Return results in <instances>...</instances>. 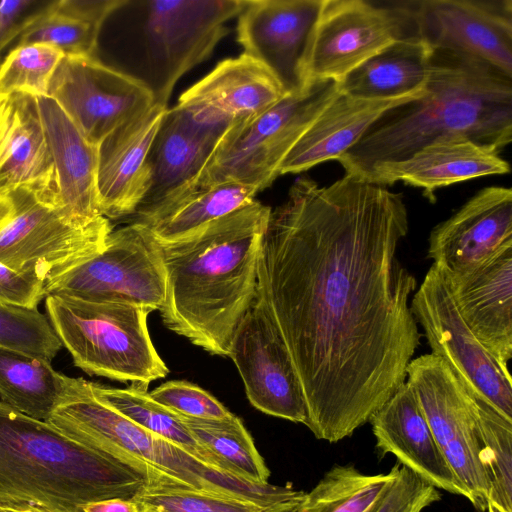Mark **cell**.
<instances>
[{"instance_id": "22", "label": "cell", "mask_w": 512, "mask_h": 512, "mask_svg": "<svg viewBox=\"0 0 512 512\" xmlns=\"http://www.w3.org/2000/svg\"><path fill=\"white\" fill-rule=\"evenodd\" d=\"M54 166L58 203L68 220L88 225L102 217L96 186L98 147L49 96L38 97Z\"/></svg>"}, {"instance_id": "25", "label": "cell", "mask_w": 512, "mask_h": 512, "mask_svg": "<svg viewBox=\"0 0 512 512\" xmlns=\"http://www.w3.org/2000/svg\"><path fill=\"white\" fill-rule=\"evenodd\" d=\"M56 187L38 97L0 94V195L20 187Z\"/></svg>"}, {"instance_id": "28", "label": "cell", "mask_w": 512, "mask_h": 512, "mask_svg": "<svg viewBox=\"0 0 512 512\" xmlns=\"http://www.w3.org/2000/svg\"><path fill=\"white\" fill-rule=\"evenodd\" d=\"M366 474L353 464L333 465L291 512H375L398 474Z\"/></svg>"}, {"instance_id": "15", "label": "cell", "mask_w": 512, "mask_h": 512, "mask_svg": "<svg viewBox=\"0 0 512 512\" xmlns=\"http://www.w3.org/2000/svg\"><path fill=\"white\" fill-rule=\"evenodd\" d=\"M420 39L484 61L512 78V0L412 1Z\"/></svg>"}, {"instance_id": "16", "label": "cell", "mask_w": 512, "mask_h": 512, "mask_svg": "<svg viewBox=\"0 0 512 512\" xmlns=\"http://www.w3.org/2000/svg\"><path fill=\"white\" fill-rule=\"evenodd\" d=\"M512 242V190L491 186L433 228L427 257L450 275L467 273Z\"/></svg>"}, {"instance_id": "7", "label": "cell", "mask_w": 512, "mask_h": 512, "mask_svg": "<svg viewBox=\"0 0 512 512\" xmlns=\"http://www.w3.org/2000/svg\"><path fill=\"white\" fill-rule=\"evenodd\" d=\"M339 90L335 80H314L302 93L285 95L260 115L230 126L201 173L154 207L225 182L258 192L267 188L280 175L286 155Z\"/></svg>"}, {"instance_id": "44", "label": "cell", "mask_w": 512, "mask_h": 512, "mask_svg": "<svg viewBox=\"0 0 512 512\" xmlns=\"http://www.w3.org/2000/svg\"><path fill=\"white\" fill-rule=\"evenodd\" d=\"M486 511L487 512H505L503 509H501L499 506H497L493 502H489Z\"/></svg>"}, {"instance_id": "9", "label": "cell", "mask_w": 512, "mask_h": 512, "mask_svg": "<svg viewBox=\"0 0 512 512\" xmlns=\"http://www.w3.org/2000/svg\"><path fill=\"white\" fill-rule=\"evenodd\" d=\"M44 293L160 310L166 296L161 245L147 227L130 222L112 230L97 253L50 274Z\"/></svg>"}, {"instance_id": "32", "label": "cell", "mask_w": 512, "mask_h": 512, "mask_svg": "<svg viewBox=\"0 0 512 512\" xmlns=\"http://www.w3.org/2000/svg\"><path fill=\"white\" fill-rule=\"evenodd\" d=\"M472 402L491 480L490 502L512 512V420L486 401Z\"/></svg>"}, {"instance_id": "21", "label": "cell", "mask_w": 512, "mask_h": 512, "mask_svg": "<svg viewBox=\"0 0 512 512\" xmlns=\"http://www.w3.org/2000/svg\"><path fill=\"white\" fill-rule=\"evenodd\" d=\"M228 128L200 123L177 106L167 109L148 153L150 188L136 211L158 205L191 183Z\"/></svg>"}, {"instance_id": "36", "label": "cell", "mask_w": 512, "mask_h": 512, "mask_svg": "<svg viewBox=\"0 0 512 512\" xmlns=\"http://www.w3.org/2000/svg\"><path fill=\"white\" fill-rule=\"evenodd\" d=\"M442 453L464 490L465 498L479 512L486 511L490 502L491 480L477 422L448 442Z\"/></svg>"}, {"instance_id": "18", "label": "cell", "mask_w": 512, "mask_h": 512, "mask_svg": "<svg viewBox=\"0 0 512 512\" xmlns=\"http://www.w3.org/2000/svg\"><path fill=\"white\" fill-rule=\"evenodd\" d=\"M284 96L271 73L242 53L218 63L176 106L200 123L230 127L260 115Z\"/></svg>"}, {"instance_id": "23", "label": "cell", "mask_w": 512, "mask_h": 512, "mask_svg": "<svg viewBox=\"0 0 512 512\" xmlns=\"http://www.w3.org/2000/svg\"><path fill=\"white\" fill-rule=\"evenodd\" d=\"M509 172L510 165L500 154L466 137L447 136L403 161L377 167L366 182L387 186L402 181L421 188L424 195L434 201L438 188Z\"/></svg>"}, {"instance_id": "26", "label": "cell", "mask_w": 512, "mask_h": 512, "mask_svg": "<svg viewBox=\"0 0 512 512\" xmlns=\"http://www.w3.org/2000/svg\"><path fill=\"white\" fill-rule=\"evenodd\" d=\"M431 56L432 50L419 37L397 41L347 74L339 83L340 91L378 100L423 95Z\"/></svg>"}, {"instance_id": "41", "label": "cell", "mask_w": 512, "mask_h": 512, "mask_svg": "<svg viewBox=\"0 0 512 512\" xmlns=\"http://www.w3.org/2000/svg\"><path fill=\"white\" fill-rule=\"evenodd\" d=\"M45 298L44 280L34 273L18 272L0 262V301L37 308Z\"/></svg>"}, {"instance_id": "27", "label": "cell", "mask_w": 512, "mask_h": 512, "mask_svg": "<svg viewBox=\"0 0 512 512\" xmlns=\"http://www.w3.org/2000/svg\"><path fill=\"white\" fill-rule=\"evenodd\" d=\"M257 193L251 186L225 182L136 212L131 222L147 227L160 243H170L251 203Z\"/></svg>"}, {"instance_id": "12", "label": "cell", "mask_w": 512, "mask_h": 512, "mask_svg": "<svg viewBox=\"0 0 512 512\" xmlns=\"http://www.w3.org/2000/svg\"><path fill=\"white\" fill-rule=\"evenodd\" d=\"M249 402L259 411L306 425L307 407L293 361L258 291L232 338L229 355Z\"/></svg>"}, {"instance_id": "2", "label": "cell", "mask_w": 512, "mask_h": 512, "mask_svg": "<svg viewBox=\"0 0 512 512\" xmlns=\"http://www.w3.org/2000/svg\"><path fill=\"white\" fill-rule=\"evenodd\" d=\"M271 208L251 203L177 241L160 243L165 327L211 355L228 356L257 294L258 260Z\"/></svg>"}, {"instance_id": "14", "label": "cell", "mask_w": 512, "mask_h": 512, "mask_svg": "<svg viewBox=\"0 0 512 512\" xmlns=\"http://www.w3.org/2000/svg\"><path fill=\"white\" fill-rule=\"evenodd\" d=\"M324 0H245L237 39L246 56L264 66L285 95L309 85L307 64Z\"/></svg>"}, {"instance_id": "45", "label": "cell", "mask_w": 512, "mask_h": 512, "mask_svg": "<svg viewBox=\"0 0 512 512\" xmlns=\"http://www.w3.org/2000/svg\"><path fill=\"white\" fill-rule=\"evenodd\" d=\"M141 512H159V511L153 510V509H145V510H142Z\"/></svg>"}, {"instance_id": "10", "label": "cell", "mask_w": 512, "mask_h": 512, "mask_svg": "<svg viewBox=\"0 0 512 512\" xmlns=\"http://www.w3.org/2000/svg\"><path fill=\"white\" fill-rule=\"evenodd\" d=\"M410 309L431 353L454 371L472 400H484L512 420V379L461 317L445 271L432 264Z\"/></svg>"}, {"instance_id": "35", "label": "cell", "mask_w": 512, "mask_h": 512, "mask_svg": "<svg viewBox=\"0 0 512 512\" xmlns=\"http://www.w3.org/2000/svg\"><path fill=\"white\" fill-rule=\"evenodd\" d=\"M57 3L23 31L17 46L46 44L65 55L94 57L102 25L64 13Z\"/></svg>"}, {"instance_id": "20", "label": "cell", "mask_w": 512, "mask_h": 512, "mask_svg": "<svg viewBox=\"0 0 512 512\" xmlns=\"http://www.w3.org/2000/svg\"><path fill=\"white\" fill-rule=\"evenodd\" d=\"M369 422L382 456L392 454L437 489L465 497L409 382L402 384Z\"/></svg>"}, {"instance_id": "33", "label": "cell", "mask_w": 512, "mask_h": 512, "mask_svg": "<svg viewBox=\"0 0 512 512\" xmlns=\"http://www.w3.org/2000/svg\"><path fill=\"white\" fill-rule=\"evenodd\" d=\"M64 55L46 44L16 46L0 64V94L47 96L50 80Z\"/></svg>"}, {"instance_id": "31", "label": "cell", "mask_w": 512, "mask_h": 512, "mask_svg": "<svg viewBox=\"0 0 512 512\" xmlns=\"http://www.w3.org/2000/svg\"><path fill=\"white\" fill-rule=\"evenodd\" d=\"M92 388L102 401L134 424L216 467L212 457L196 442L181 417L156 402L150 396L148 386L131 383L126 388H114L92 382Z\"/></svg>"}, {"instance_id": "19", "label": "cell", "mask_w": 512, "mask_h": 512, "mask_svg": "<svg viewBox=\"0 0 512 512\" xmlns=\"http://www.w3.org/2000/svg\"><path fill=\"white\" fill-rule=\"evenodd\" d=\"M446 274L466 325L502 368L509 371L508 363L512 358V242L467 273Z\"/></svg>"}, {"instance_id": "11", "label": "cell", "mask_w": 512, "mask_h": 512, "mask_svg": "<svg viewBox=\"0 0 512 512\" xmlns=\"http://www.w3.org/2000/svg\"><path fill=\"white\" fill-rule=\"evenodd\" d=\"M413 37L419 35L412 1L324 0L307 64L308 82L340 83L381 50Z\"/></svg>"}, {"instance_id": "34", "label": "cell", "mask_w": 512, "mask_h": 512, "mask_svg": "<svg viewBox=\"0 0 512 512\" xmlns=\"http://www.w3.org/2000/svg\"><path fill=\"white\" fill-rule=\"evenodd\" d=\"M0 347L50 362L62 347L46 315L0 301Z\"/></svg>"}, {"instance_id": "24", "label": "cell", "mask_w": 512, "mask_h": 512, "mask_svg": "<svg viewBox=\"0 0 512 512\" xmlns=\"http://www.w3.org/2000/svg\"><path fill=\"white\" fill-rule=\"evenodd\" d=\"M364 99L339 90L286 155L279 174L299 173L337 160L389 109L421 97Z\"/></svg>"}, {"instance_id": "6", "label": "cell", "mask_w": 512, "mask_h": 512, "mask_svg": "<svg viewBox=\"0 0 512 512\" xmlns=\"http://www.w3.org/2000/svg\"><path fill=\"white\" fill-rule=\"evenodd\" d=\"M45 308L74 365L87 374L146 386L167 376L149 334V309L63 295L46 296Z\"/></svg>"}, {"instance_id": "3", "label": "cell", "mask_w": 512, "mask_h": 512, "mask_svg": "<svg viewBox=\"0 0 512 512\" xmlns=\"http://www.w3.org/2000/svg\"><path fill=\"white\" fill-rule=\"evenodd\" d=\"M425 93L385 112L337 161L366 181L447 136H463L500 154L512 140V78L479 59L432 50Z\"/></svg>"}, {"instance_id": "42", "label": "cell", "mask_w": 512, "mask_h": 512, "mask_svg": "<svg viewBox=\"0 0 512 512\" xmlns=\"http://www.w3.org/2000/svg\"><path fill=\"white\" fill-rule=\"evenodd\" d=\"M83 512H141L132 500L110 498L91 502L83 507Z\"/></svg>"}, {"instance_id": "38", "label": "cell", "mask_w": 512, "mask_h": 512, "mask_svg": "<svg viewBox=\"0 0 512 512\" xmlns=\"http://www.w3.org/2000/svg\"><path fill=\"white\" fill-rule=\"evenodd\" d=\"M149 394L156 402L180 416L226 419L233 415L209 392L187 381L165 382Z\"/></svg>"}, {"instance_id": "13", "label": "cell", "mask_w": 512, "mask_h": 512, "mask_svg": "<svg viewBox=\"0 0 512 512\" xmlns=\"http://www.w3.org/2000/svg\"><path fill=\"white\" fill-rule=\"evenodd\" d=\"M47 96L97 147L111 132L154 104L152 95L139 83L87 56L64 55Z\"/></svg>"}, {"instance_id": "29", "label": "cell", "mask_w": 512, "mask_h": 512, "mask_svg": "<svg viewBox=\"0 0 512 512\" xmlns=\"http://www.w3.org/2000/svg\"><path fill=\"white\" fill-rule=\"evenodd\" d=\"M66 375L50 362L0 347V398L18 411L46 420L65 386Z\"/></svg>"}, {"instance_id": "17", "label": "cell", "mask_w": 512, "mask_h": 512, "mask_svg": "<svg viewBox=\"0 0 512 512\" xmlns=\"http://www.w3.org/2000/svg\"><path fill=\"white\" fill-rule=\"evenodd\" d=\"M167 106L153 104L98 145L97 197L107 219L131 216L151 184L148 153Z\"/></svg>"}, {"instance_id": "4", "label": "cell", "mask_w": 512, "mask_h": 512, "mask_svg": "<svg viewBox=\"0 0 512 512\" xmlns=\"http://www.w3.org/2000/svg\"><path fill=\"white\" fill-rule=\"evenodd\" d=\"M164 476L140 460L82 445L0 401V504L83 512L99 500H134Z\"/></svg>"}, {"instance_id": "1", "label": "cell", "mask_w": 512, "mask_h": 512, "mask_svg": "<svg viewBox=\"0 0 512 512\" xmlns=\"http://www.w3.org/2000/svg\"><path fill=\"white\" fill-rule=\"evenodd\" d=\"M408 230L401 193L348 174L322 187L301 177L271 210L257 291L319 440L351 436L407 380L422 337L409 304L417 281L397 255Z\"/></svg>"}, {"instance_id": "37", "label": "cell", "mask_w": 512, "mask_h": 512, "mask_svg": "<svg viewBox=\"0 0 512 512\" xmlns=\"http://www.w3.org/2000/svg\"><path fill=\"white\" fill-rule=\"evenodd\" d=\"M134 501L140 511L265 512L254 503L189 487L182 482L150 487Z\"/></svg>"}, {"instance_id": "40", "label": "cell", "mask_w": 512, "mask_h": 512, "mask_svg": "<svg viewBox=\"0 0 512 512\" xmlns=\"http://www.w3.org/2000/svg\"><path fill=\"white\" fill-rule=\"evenodd\" d=\"M58 0L0 1V53L35 21L51 11Z\"/></svg>"}, {"instance_id": "43", "label": "cell", "mask_w": 512, "mask_h": 512, "mask_svg": "<svg viewBox=\"0 0 512 512\" xmlns=\"http://www.w3.org/2000/svg\"><path fill=\"white\" fill-rule=\"evenodd\" d=\"M0 512H48L44 509L25 504V503H9L0 504Z\"/></svg>"}, {"instance_id": "8", "label": "cell", "mask_w": 512, "mask_h": 512, "mask_svg": "<svg viewBox=\"0 0 512 512\" xmlns=\"http://www.w3.org/2000/svg\"><path fill=\"white\" fill-rule=\"evenodd\" d=\"M112 230L104 216L84 226L69 221L54 186H20L0 195V262L44 281L97 253Z\"/></svg>"}, {"instance_id": "30", "label": "cell", "mask_w": 512, "mask_h": 512, "mask_svg": "<svg viewBox=\"0 0 512 512\" xmlns=\"http://www.w3.org/2000/svg\"><path fill=\"white\" fill-rule=\"evenodd\" d=\"M180 417L217 468L251 483H269L270 471L239 417L234 414L226 419Z\"/></svg>"}, {"instance_id": "39", "label": "cell", "mask_w": 512, "mask_h": 512, "mask_svg": "<svg viewBox=\"0 0 512 512\" xmlns=\"http://www.w3.org/2000/svg\"><path fill=\"white\" fill-rule=\"evenodd\" d=\"M440 499L439 489L400 464L396 479L375 512H422Z\"/></svg>"}, {"instance_id": "5", "label": "cell", "mask_w": 512, "mask_h": 512, "mask_svg": "<svg viewBox=\"0 0 512 512\" xmlns=\"http://www.w3.org/2000/svg\"><path fill=\"white\" fill-rule=\"evenodd\" d=\"M244 5L245 0H119L106 17L112 21L106 66L167 106L177 81L212 53Z\"/></svg>"}]
</instances>
